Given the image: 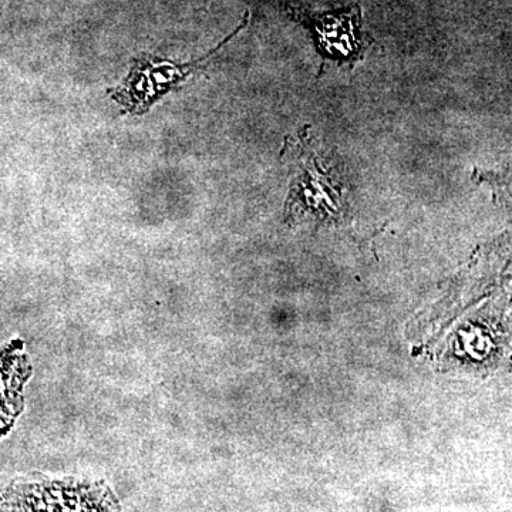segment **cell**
Here are the masks:
<instances>
[{"mask_svg":"<svg viewBox=\"0 0 512 512\" xmlns=\"http://www.w3.org/2000/svg\"><path fill=\"white\" fill-rule=\"evenodd\" d=\"M282 154H288V165L292 168L291 191L288 212L311 211L320 218H338L342 214V173L339 164L319 154L312 147L308 127L303 128L296 140L286 138Z\"/></svg>","mask_w":512,"mask_h":512,"instance_id":"1","label":"cell"},{"mask_svg":"<svg viewBox=\"0 0 512 512\" xmlns=\"http://www.w3.org/2000/svg\"><path fill=\"white\" fill-rule=\"evenodd\" d=\"M248 20L249 12L245 13L241 25L231 35L225 37L208 55L194 62L175 64L153 56L134 59L131 72L124 79L123 84L117 89L109 90L111 99L117 101L126 113H146L157 100L174 90L177 84L184 82L198 70L204 69L212 56L217 55L229 40L234 39L242 29L247 28Z\"/></svg>","mask_w":512,"mask_h":512,"instance_id":"2","label":"cell"},{"mask_svg":"<svg viewBox=\"0 0 512 512\" xmlns=\"http://www.w3.org/2000/svg\"><path fill=\"white\" fill-rule=\"evenodd\" d=\"M289 13L312 33L316 50L323 59L353 66L363 59L366 50L373 43L363 33L360 8L333 10L328 13H306L289 9Z\"/></svg>","mask_w":512,"mask_h":512,"instance_id":"3","label":"cell"}]
</instances>
